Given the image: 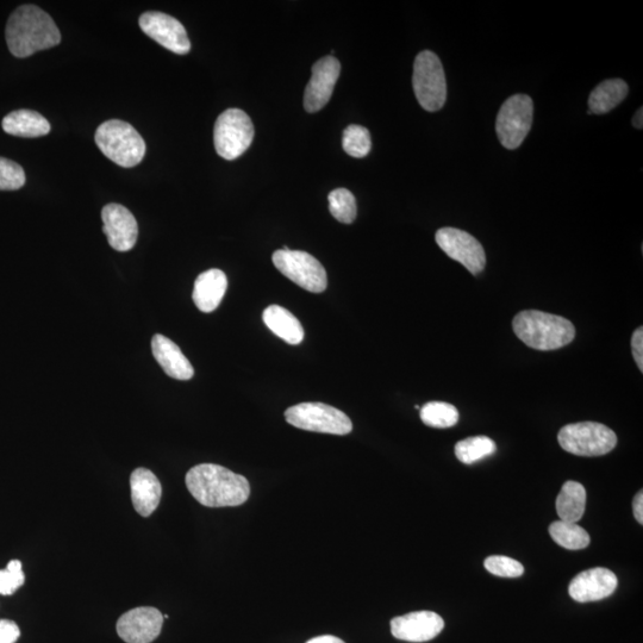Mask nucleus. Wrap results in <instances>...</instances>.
<instances>
[{
	"label": "nucleus",
	"mask_w": 643,
	"mask_h": 643,
	"mask_svg": "<svg viewBox=\"0 0 643 643\" xmlns=\"http://www.w3.org/2000/svg\"><path fill=\"white\" fill-rule=\"evenodd\" d=\"M185 482L193 498L208 508L239 507L251 495L246 477L215 464L192 467Z\"/></svg>",
	"instance_id": "f257e3e1"
},
{
	"label": "nucleus",
	"mask_w": 643,
	"mask_h": 643,
	"mask_svg": "<svg viewBox=\"0 0 643 643\" xmlns=\"http://www.w3.org/2000/svg\"><path fill=\"white\" fill-rule=\"evenodd\" d=\"M6 42L16 58L58 46L61 34L53 18L39 6L23 5L12 12L5 30Z\"/></svg>",
	"instance_id": "f03ea898"
},
{
	"label": "nucleus",
	"mask_w": 643,
	"mask_h": 643,
	"mask_svg": "<svg viewBox=\"0 0 643 643\" xmlns=\"http://www.w3.org/2000/svg\"><path fill=\"white\" fill-rule=\"evenodd\" d=\"M514 333L536 351H555L576 337V328L566 318L539 310H524L513 321Z\"/></svg>",
	"instance_id": "7ed1b4c3"
},
{
	"label": "nucleus",
	"mask_w": 643,
	"mask_h": 643,
	"mask_svg": "<svg viewBox=\"0 0 643 643\" xmlns=\"http://www.w3.org/2000/svg\"><path fill=\"white\" fill-rule=\"evenodd\" d=\"M95 140L101 152L116 165L131 168L145 158L146 142L131 124L106 121L98 127Z\"/></svg>",
	"instance_id": "20e7f679"
},
{
	"label": "nucleus",
	"mask_w": 643,
	"mask_h": 643,
	"mask_svg": "<svg viewBox=\"0 0 643 643\" xmlns=\"http://www.w3.org/2000/svg\"><path fill=\"white\" fill-rule=\"evenodd\" d=\"M558 441L564 451L578 457H602L616 447L617 436L604 424L582 422L561 429Z\"/></svg>",
	"instance_id": "39448f33"
},
{
	"label": "nucleus",
	"mask_w": 643,
	"mask_h": 643,
	"mask_svg": "<svg viewBox=\"0 0 643 643\" xmlns=\"http://www.w3.org/2000/svg\"><path fill=\"white\" fill-rule=\"evenodd\" d=\"M412 85L424 110L435 112L443 108L447 99V83L438 55L424 51L416 56Z\"/></svg>",
	"instance_id": "423d86ee"
},
{
	"label": "nucleus",
	"mask_w": 643,
	"mask_h": 643,
	"mask_svg": "<svg viewBox=\"0 0 643 643\" xmlns=\"http://www.w3.org/2000/svg\"><path fill=\"white\" fill-rule=\"evenodd\" d=\"M287 423L308 432L347 435L353 423L345 412L323 403H301L285 411Z\"/></svg>",
	"instance_id": "0eeeda50"
},
{
	"label": "nucleus",
	"mask_w": 643,
	"mask_h": 643,
	"mask_svg": "<svg viewBox=\"0 0 643 643\" xmlns=\"http://www.w3.org/2000/svg\"><path fill=\"white\" fill-rule=\"evenodd\" d=\"M254 126L245 111L229 109L217 118L214 129L216 152L232 161L247 152L254 139Z\"/></svg>",
	"instance_id": "6e6552de"
},
{
	"label": "nucleus",
	"mask_w": 643,
	"mask_h": 643,
	"mask_svg": "<svg viewBox=\"0 0 643 643\" xmlns=\"http://www.w3.org/2000/svg\"><path fill=\"white\" fill-rule=\"evenodd\" d=\"M273 264L291 282L312 293L326 291L328 277L326 268L311 254L302 251H280L273 253Z\"/></svg>",
	"instance_id": "1a4fd4ad"
},
{
	"label": "nucleus",
	"mask_w": 643,
	"mask_h": 643,
	"mask_svg": "<svg viewBox=\"0 0 643 643\" xmlns=\"http://www.w3.org/2000/svg\"><path fill=\"white\" fill-rule=\"evenodd\" d=\"M534 104L527 95L507 99L498 112L496 131L502 146L514 151L520 147L532 129Z\"/></svg>",
	"instance_id": "9d476101"
},
{
	"label": "nucleus",
	"mask_w": 643,
	"mask_h": 643,
	"mask_svg": "<svg viewBox=\"0 0 643 643\" xmlns=\"http://www.w3.org/2000/svg\"><path fill=\"white\" fill-rule=\"evenodd\" d=\"M436 243L449 258L465 266L473 276L484 271L486 254L471 234L457 228H442L435 235Z\"/></svg>",
	"instance_id": "9b49d317"
},
{
	"label": "nucleus",
	"mask_w": 643,
	"mask_h": 643,
	"mask_svg": "<svg viewBox=\"0 0 643 643\" xmlns=\"http://www.w3.org/2000/svg\"><path fill=\"white\" fill-rule=\"evenodd\" d=\"M140 27L147 36L173 53L185 55L191 51L186 29L177 18L158 11L145 12L140 17Z\"/></svg>",
	"instance_id": "f8f14e48"
},
{
	"label": "nucleus",
	"mask_w": 643,
	"mask_h": 643,
	"mask_svg": "<svg viewBox=\"0 0 643 643\" xmlns=\"http://www.w3.org/2000/svg\"><path fill=\"white\" fill-rule=\"evenodd\" d=\"M164 620L158 609L136 608L118 618L117 634L127 643H151L160 635Z\"/></svg>",
	"instance_id": "ddd939ff"
},
{
	"label": "nucleus",
	"mask_w": 643,
	"mask_h": 643,
	"mask_svg": "<svg viewBox=\"0 0 643 643\" xmlns=\"http://www.w3.org/2000/svg\"><path fill=\"white\" fill-rule=\"evenodd\" d=\"M341 73L340 61L334 56H326L312 66V76L305 89V110L314 114L327 105L333 96L334 87Z\"/></svg>",
	"instance_id": "4468645a"
},
{
	"label": "nucleus",
	"mask_w": 643,
	"mask_h": 643,
	"mask_svg": "<svg viewBox=\"0 0 643 643\" xmlns=\"http://www.w3.org/2000/svg\"><path fill=\"white\" fill-rule=\"evenodd\" d=\"M103 232L109 245L117 252H128L136 245L139 224L133 214L121 204H108L102 211Z\"/></svg>",
	"instance_id": "2eb2a0df"
},
{
	"label": "nucleus",
	"mask_w": 643,
	"mask_h": 643,
	"mask_svg": "<svg viewBox=\"0 0 643 643\" xmlns=\"http://www.w3.org/2000/svg\"><path fill=\"white\" fill-rule=\"evenodd\" d=\"M445 622L433 611H416L393 618L391 633L396 639L408 642H427L438 636Z\"/></svg>",
	"instance_id": "dca6fc26"
},
{
	"label": "nucleus",
	"mask_w": 643,
	"mask_h": 643,
	"mask_svg": "<svg viewBox=\"0 0 643 643\" xmlns=\"http://www.w3.org/2000/svg\"><path fill=\"white\" fill-rule=\"evenodd\" d=\"M618 580L616 574L607 568H591L579 573L568 588V593L574 601L589 603L602 601L615 592Z\"/></svg>",
	"instance_id": "f3484780"
},
{
	"label": "nucleus",
	"mask_w": 643,
	"mask_h": 643,
	"mask_svg": "<svg viewBox=\"0 0 643 643\" xmlns=\"http://www.w3.org/2000/svg\"><path fill=\"white\" fill-rule=\"evenodd\" d=\"M131 501L143 517L151 516L158 509L162 486L158 477L147 468H136L130 477Z\"/></svg>",
	"instance_id": "a211bd4d"
},
{
	"label": "nucleus",
	"mask_w": 643,
	"mask_h": 643,
	"mask_svg": "<svg viewBox=\"0 0 643 643\" xmlns=\"http://www.w3.org/2000/svg\"><path fill=\"white\" fill-rule=\"evenodd\" d=\"M152 352L158 364L168 377L177 380H190L195 374L189 359L179 346L168 337L156 334L152 340Z\"/></svg>",
	"instance_id": "6ab92c4d"
},
{
	"label": "nucleus",
	"mask_w": 643,
	"mask_h": 643,
	"mask_svg": "<svg viewBox=\"0 0 643 643\" xmlns=\"http://www.w3.org/2000/svg\"><path fill=\"white\" fill-rule=\"evenodd\" d=\"M228 289V279L226 273L217 268L203 272L196 279L195 289H193L192 298L196 307L202 312L215 311L222 302Z\"/></svg>",
	"instance_id": "aec40b11"
},
{
	"label": "nucleus",
	"mask_w": 643,
	"mask_h": 643,
	"mask_svg": "<svg viewBox=\"0 0 643 643\" xmlns=\"http://www.w3.org/2000/svg\"><path fill=\"white\" fill-rule=\"evenodd\" d=\"M6 134L17 137L46 136L51 133V124L39 112L33 110H17L4 117L2 123Z\"/></svg>",
	"instance_id": "412c9836"
},
{
	"label": "nucleus",
	"mask_w": 643,
	"mask_h": 643,
	"mask_svg": "<svg viewBox=\"0 0 643 643\" xmlns=\"http://www.w3.org/2000/svg\"><path fill=\"white\" fill-rule=\"evenodd\" d=\"M262 318L268 329L289 345L296 346L304 340L303 326L289 310L279 305H270Z\"/></svg>",
	"instance_id": "4be33fe9"
},
{
	"label": "nucleus",
	"mask_w": 643,
	"mask_h": 643,
	"mask_svg": "<svg viewBox=\"0 0 643 643\" xmlns=\"http://www.w3.org/2000/svg\"><path fill=\"white\" fill-rule=\"evenodd\" d=\"M628 85L622 79L605 80L591 92L589 114L604 115L614 110L628 96Z\"/></svg>",
	"instance_id": "5701e85b"
},
{
	"label": "nucleus",
	"mask_w": 643,
	"mask_h": 643,
	"mask_svg": "<svg viewBox=\"0 0 643 643\" xmlns=\"http://www.w3.org/2000/svg\"><path fill=\"white\" fill-rule=\"evenodd\" d=\"M586 491L582 484L567 482L557 498L560 521L577 523L585 513Z\"/></svg>",
	"instance_id": "b1692460"
},
{
	"label": "nucleus",
	"mask_w": 643,
	"mask_h": 643,
	"mask_svg": "<svg viewBox=\"0 0 643 643\" xmlns=\"http://www.w3.org/2000/svg\"><path fill=\"white\" fill-rule=\"evenodd\" d=\"M549 534L559 546L570 551H580L590 545V535L577 523L557 521L549 527Z\"/></svg>",
	"instance_id": "393cba45"
},
{
	"label": "nucleus",
	"mask_w": 643,
	"mask_h": 643,
	"mask_svg": "<svg viewBox=\"0 0 643 643\" xmlns=\"http://www.w3.org/2000/svg\"><path fill=\"white\" fill-rule=\"evenodd\" d=\"M497 451L495 441L488 436H473L455 445V455L461 463L472 465L477 461L490 457Z\"/></svg>",
	"instance_id": "a878e982"
},
{
	"label": "nucleus",
	"mask_w": 643,
	"mask_h": 643,
	"mask_svg": "<svg viewBox=\"0 0 643 643\" xmlns=\"http://www.w3.org/2000/svg\"><path fill=\"white\" fill-rule=\"evenodd\" d=\"M421 420L432 428H451L459 422V411L445 402H430L421 409Z\"/></svg>",
	"instance_id": "bb28decb"
},
{
	"label": "nucleus",
	"mask_w": 643,
	"mask_h": 643,
	"mask_svg": "<svg viewBox=\"0 0 643 643\" xmlns=\"http://www.w3.org/2000/svg\"><path fill=\"white\" fill-rule=\"evenodd\" d=\"M329 210L337 221L351 224L357 218V201L347 189H336L329 193Z\"/></svg>",
	"instance_id": "cd10ccee"
},
{
	"label": "nucleus",
	"mask_w": 643,
	"mask_h": 643,
	"mask_svg": "<svg viewBox=\"0 0 643 643\" xmlns=\"http://www.w3.org/2000/svg\"><path fill=\"white\" fill-rule=\"evenodd\" d=\"M343 149L353 158L361 159L370 154L372 148L371 134L365 127L349 126L343 133Z\"/></svg>",
	"instance_id": "c85d7f7f"
},
{
	"label": "nucleus",
	"mask_w": 643,
	"mask_h": 643,
	"mask_svg": "<svg viewBox=\"0 0 643 643\" xmlns=\"http://www.w3.org/2000/svg\"><path fill=\"white\" fill-rule=\"evenodd\" d=\"M26 184V172L17 162L0 158V191H16Z\"/></svg>",
	"instance_id": "c756f323"
},
{
	"label": "nucleus",
	"mask_w": 643,
	"mask_h": 643,
	"mask_svg": "<svg viewBox=\"0 0 643 643\" xmlns=\"http://www.w3.org/2000/svg\"><path fill=\"white\" fill-rule=\"evenodd\" d=\"M484 566L493 576L502 578H518L524 573V567L517 560L503 555H493L485 560Z\"/></svg>",
	"instance_id": "7c9ffc66"
},
{
	"label": "nucleus",
	"mask_w": 643,
	"mask_h": 643,
	"mask_svg": "<svg viewBox=\"0 0 643 643\" xmlns=\"http://www.w3.org/2000/svg\"><path fill=\"white\" fill-rule=\"evenodd\" d=\"M26 582L20 560H11L5 570H0V595L11 596Z\"/></svg>",
	"instance_id": "2f4dec72"
},
{
	"label": "nucleus",
	"mask_w": 643,
	"mask_h": 643,
	"mask_svg": "<svg viewBox=\"0 0 643 643\" xmlns=\"http://www.w3.org/2000/svg\"><path fill=\"white\" fill-rule=\"evenodd\" d=\"M20 636L21 630L16 622L0 620V643H16Z\"/></svg>",
	"instance_id": "473e14b6"
},
{
	"label": "nucleus",
	"mask_w": 643,
	"mask_h": 643,
	"mask_svg": "<svg viewBox=\"0 0 643 643\" xmlns=\"http://www.w3.org/2000/svg\"><path fill=\"white\" fill-rule=\"evenodd\" d=\"M633 355L640 372H643V329L642 327L635 330L632 337Z\"/></svg>",
	"instance_id": "72a5a7b5"
},
{
	"label": "nucleus",
	"mask_w": 643,
	"mask_h": 643,
	"mask_svg": "<svg viewBox=\"0 0 643 643\" xmlns=\"http://www.w3.org/2000/svg\"><path fill=\"white\" fill-rule=\"evenodd\" d=\"M633 511L636 521L640 524H643V492L640 491L638 495L635 496L633 502Z\"/></svg>",
	"instance_id": "f704fd0d"
},
{
	"label": "nucleus",
	"mask_w": 643,
	"mask_h": 643,
	"mask_svg": "<svg viewBox=\"0 0 643 643\" xmlns=\"http://www.w3.org/2000/svg\"><path fill=\"white\" fill-rule=\"evenodd\" d=\"M307 643H345V641H342L339 638H336V636L332 635H324V636H318V638L311 639Z\"/></svg>",
	"instance_id": "c9c22d12"
},
{
	"label": "nucleus",
	"mask_w": 643,
	"mask_h": 643,
	"mask_svg": "<svg viewBox=\"0 0 643 643\" xmlns=\"http://www.w3.org/2000/svg\"><path fill=\"white\" fill-rule=\"evenodd\" d=\"M643 109L640 108L638 111H636V114L633 118V124L636 129H642L643 127Z\"/></svg>",
	"instance_id": "e433bc0d"
}]
</instances>
